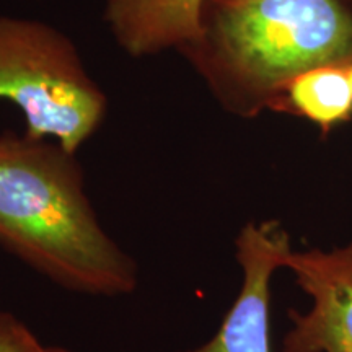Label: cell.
<instances>
[{"mask_svg":"<svg viewBox=\"0 0 352 352\" xmlns=\"http://www.w3.org/2000/svg\"><path fill=\"white\" fill-rule=\"evenodd\" d=\"M0 98L16 104L30 138L76 153L95 134L107 98L74 44L51 26L0 16Z\"/></svg>","mask_w":352,"mask_h":352,"instance_id":"3","label":"cell"},{"mask_svg":"<svg viewBox=\"0 0 352 352\" xmlns=\"http://www.w3.org/2000/svg\"><path fill=\"white\" fill-rule=\"evenodd\" d=\"M0 245L74 292L116 297L138 285L134 259L96 219L76 153L46 139L0 135Z\"/></svg>","mask_w":352,"mask_h":352,"instance_id":"1","label":"cell"},{"mask_svg":"<svg viewBox=\"0 0 352 352\" xmlns=\"http://www.w3.org/2000/svg\"><path fill=\"white\" fill-rule=\"evenodd\" d=\"M285 267L314 298L305 315L290 310L294 328L284 338V352H352V243L323 253H290Z\"/></svg>","mask_w":352,"mask_h":352,"instance_id":"5","label":"cell"},{"mask_svg":"<svg viewBox=\"0 0 352 352\" xmlns=\"http://www.w3.org/2000/svg\"><path fill=\"white\" fill-rule=\"evenodd\" d=\"M347 72H349V77H351V82H352V64L347 65Z\"/></svg>","mask_w":352,"mask_h":352,"instance_id":"10","label":"cell"},{"mask_svg":"<svg viewBox=\"0 0 352 352\" xmlns=\"http://www.w3.org/2000/svg\"><path fill=\"white\" fill-rule=\"evenodd\" d=\"M184 54L254 113L300 74L352 64V13L341 0H206L201 38Z\"/></svg>","mask_w":352,"mask_h":352,"instance_id":"2","label":"cell"},{"mask_svg":"<svg viewBox=\"0 0 352 352\" xmlns=\"http://www.w3.org/2000/svg\"><path fill=\"white\" fill-rule=\"evenodd\" d=\"M290 253L289 235L279 223H248L236 239V259L243 270L239 297L212 340L184 352H271L270 284Z\"/></svg>","mask_w":352,"mask_h":352,"instance_id":"4","label":"cell"},{"mask_svg":"<svg viewBox=\"0 0 352 352\" xmlns=\"http://www.w3.org/2000/svg\"><path fill=\"white\" fill-rule=\"evenodd\" d=\"M276 103L328 131L352 114V82L347 65H323L290 80Z\"/></svg>","mask_w":352,"mask_h":352,"instance_id":"7","label":"cell"},{"mask_svg":"<svg viewBox=\"0 0 352 352\" xmlns=\"http://www.w3.org/2000/svg\"><path fill=\"white\" fill-rule=\"evenodd\" d=\"M41 352H72V351L64 349V347H43Z\"/></svg>","mask_w":352,"mask_h":352,"instance_id":"9","label":"cell"},{"mask_svg":"<svg viewBox=\"0 0 352 352\" xmlns=\"http://www.w3.org/2000/svg\"><path fill=\"white\" fill-rule=\"evenodd\" d=\"M104 19L127 54L186 51L202 32L206 0H104Z\"/></svg>","mask_w":352,"mask_h":352,"instance_id":"6","label":"cell"},{"mask_svg":"<svg viewBox=\"0 0 352 352\" xmlns=\"http://www.w3.org/2000/svg\"><path fill=\"white\" fill-rule=\"evenodd\" d=\"M43 347L15 315L0 311V352H41Z\"/></svg>","mask_w":352,"mask_h":352,"instance_id":"8","label":"cell"}]
</instances>
